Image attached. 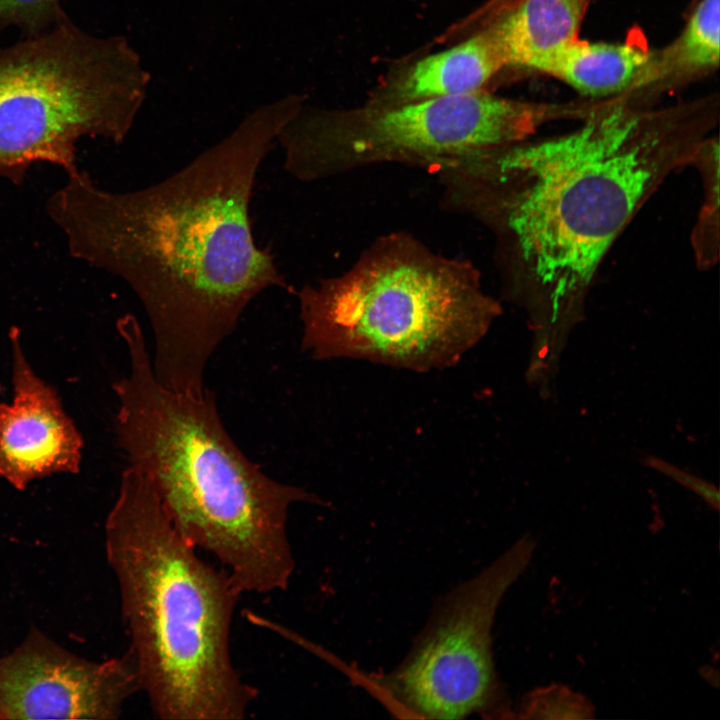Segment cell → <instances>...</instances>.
Wrapping results in <instances>:
<instances>
[{
    "label": "cell",
    "mask_w": 720,
    "mask_h": 720,
    "mask_svg": "<svg viewBox=\"0 0 720 720\" xmlns=\"http://www.w3.org/2000/svg\"><path fill=\"white\" fill-rule=\"evenodd\" d=\"M117 330L129 371L113 385L115 427L128 466L149 481L178 533L213 555L240 593L285 590L295 570L289 510L321 501L269 477L245 456L225 429L213 392L164 386L135 317H121Z\"/></svg>",
    "instance_id": "cell-3"
},
{
    "label": "cell",
    "mask_w": 720,
    "mask_h": 720,
    "mask_svg": "<svg viewBox=\"0 0 720 720\" xmlns=\"http://www.w3.org/2000/svg\"><path fill=\"white\" fill-rule=\"evenodd\" d=\"M717 122L711 103L645 111L606 102L577 129L492 148L472 160L491 189L511 290L532 324H575L610 248Z\"/></svg>",
    "instance_id": "cell-2"
},
{
    "label": "cell",
    "mask_w": 720,
    "mask_h": 720,
    "mask_svg": "<svg viewBox=\"0 0 720 720\" xmlns=\"http://www.w3.org/2000/svg\"><path fill=\"white\" fill-rule=\"evenodd\" d=\"M150 74L123 36L90 34L70 18L0 48V177L19 185L37 162L79 170L84 137L128 136Z\"/></svg>",
    "instance_id": "cell-5"
},
{
    "label": "cell",
    "mask_w": 720,
    "mask_h": 720,
    "mask_svg": "<svg viewBox=\"0 0 720 720\" xmlns=\"http://www.w3.org/2000/svg\"><path fill=\"white\" fill-rule=\"evenodd\" d=\"M690 166L701 178L703 202L691 233L696 266L707 271L719 260V141L708 136L698 147Z\"/></svg>",
    "instance_id": "cell-15"
},
{
    "label": "cell",
    "mask_w": 720,
    "mask_h": 720,
    "mask_svg": "<svg viewBox=\"0 0 720 720\" xmlns=\"http://www.w3.org/2000/svg\"><path fill=\"white\" fill-rule=\"evenodd\" d=\"M651 51L632 43L586 42L576 39L529 65L580 94L602 98L630 92Z\"/></svg>",
    "instance_id": "cell-12"
},
{
    "label": "cell",
    "mask_w": 720,
    "mask_h": 720,
    "mask_svg": "<svg viewBox=\"0 0 720 720\" xmlns=\"http://www.w3.org/2000/svg\"><path fill=\"white\" fill-rule=\"evenodd\" d=\"M13 398L0 400V477L17 490L53 474H76L83 439L56 389L31 367L11 329Z\"/></svg>",
    "instance_id": "cell-10"
},
{
    "label": "cell",
    "mask_w": 720,
    "mask_h": 720,
    "mask_svg": "<svg viewBox=\"0 0 720 720\" xmlns=\"http://www.w3.org/2000/svg\"><path fill=\"white\" fill-rule=\"evenodd\" d=\"M591 102L535 103L481 90L393 105L372 113L347 142L352 157L474 158L528 139L557 120H585Z\"/></svg>",
    "instance_id": "cell-8"
},
{
    "label": "cell",
    "mask_w": 720,
    "mask_h": 720,
    "mask_svg": "<svg viewBox=\"0 0 720 720\" xmlns=\"http://www.w3.org/2000/svg\"><path fill=\"white\" fill-rule=\"evenodd\" d=\"M300 102L259 106L153 185L110 192L78 170L47 200L71 256L120 277L139 299L155 375L173 391L202 393L210 357L250 302L289 289L270 249L255 242L250 202L259 167Z\"/></svg>",
    "instance_id": "cell-1"
},
{
    "label": "cell",
    "mask_w": 720,
    "mask_h": 720,
    "mask_svg": "<svg viewBox=\"0 0 720 720\" xmlns=\"http://www.w3.org/2000/svg\"><path fill=\"white\" fill-rule=\"evenodd\" d=\"M515 1L516 0H500V4H501L500 10L505 9L506 7H508L510 4H512Z\"/></svg>",
    "instance_id": "cell-19"
},
{
    "label": "cell",
    "mask_w": 720,
    "mask_h": 720,
    "mask_svg": "<svg viewBox=\"0 0 720 720\" xmlns=\"http://www.w3.org/2000/svg\"><path fill=\"white\" fill-rule=\"evenodd\" d=\"M503 66L485 31L419 60L393 86L392 97L404 104L476 92Z\"/></svg>",
    "instance_id": "cell-13"
},
{
    "label": "cell",
    "mask_w": 720,
    "mask_h": 720,
    "mask_svg": "<svg viewBox=\"0 0 720 720\" xmlns=\"http://www.w3.org/2000/svg\"><path fill=\"white\" fill-rule=\"evenodd\" d=\"M302 347L314 359L358 358L414 370L455 363L499 304L447 265L408 258L299 293Z\"/></svg>",
    "instance_id": "cell-6"
},
{
    "label": "cell",
    "mask_w": 720,
    "mask_h": 720,
    "mask_svg": "<svg viewBox=\"0 0 720 720\" xmlns=\"http://www.w3.org/2000/svg\"><path fill=\"white\" fill-rule=\"evenodd\" d=\"M643 463L697 494L714 510H719L720 494L718 487L714 484L690 474L659 457L646 456Z\"/></svg>",
    "instance_id": "cell-18"
},
{
    "label": "cell",
    "mask_w": 720,
    "mask_h": 720,
    "mask_svg": "<svg viewBox=\"0 0 720 720\" xmlns=\"http://www.w3.org/2000/svg\"><path fill=\"white\" fill-rule=\"evenodd\" d=\"M536 545L534 537L521 536L437 602L407 656L371 679L392 711L425 719L514 718L496 671L492 629L505 594L527 569Z\"/></svg>",
    "instance_id": "cell-7"
},
{
    "label": "cell",
    "mask_w": 720,
    "mask_h": 720,
    "mask_svg": "<svg viewBox=\"0 0 720 720\" xmlns=\"http://www.w3.org/2000/svg\"><path fill=\"white\" fill-rule=\"evenodd\" d=\"M131 651L154 714L165 720H241L257 697L230 652L240 591L175 529L146 477L123 471L105 522Z\"/></svg>",
    "instance_id": "cell-4"
},
{
    "label": "cell",
    "mask_w": 720,
    "mask_h": 720,
    "mask_svg": "<svg viewBox=\"0 0 720 720\" xmlns=\"http://www.w3.org/2000/svg\"><path fill=\"white\" fill-rule=\"evenodd\" d=\"M592 0H516L487 30L505 65L525 67L578 39Z\"/></svg>",
    "instance_id": "cell-11"
},
{
    "label": "cell",
    "mask_w": 720,
    "mask_h": 720,
    "mask_svg": "<svg viewBox=\"0 0 720 720\" xmlns=\"http://www.w3.org/2000/svg\"><path fill=\"white\" fill-rule=\"evenodd\" d=\"M595 716L591 702L561 684L538 687L526 693L514 709L521 719H588Z\"/></svg>",
    "instance_id": "cell-16"
},
{
    "label": "cell",
    "mask_w": 720,
    "mask_h": 720,
    "mask_svg": "<svg viewBox=\"0 0 720 720\" xmlns=\"http://www.w3.org/2000/svg\"><path fill=\"white\" fill-rule=\"evenodd\" d=\"M138 691L130 650L91 661L35 626L0 657V719H118L126 700Z\"/></svg>",
    "instance_id": "cell-9"
},
{
    "label": "cell",
    "mask_w": 720,
    "mask_h": 720,
    "mask_svg": "<svg viewBox=\"0 0 720 720\" xmlns=\"http://www.w3.org/2000/svg\"><path fill=\"white\" fill-rule=\"evenodd\" d=\"M68 18L61 0H0V30L15 27L25 37L38 35Z\"/></svg>",
    "instance_id": "cell-17"
},
{
    "label": "cell",
    "mask_w": 720,
    "mask_h": 720,
    "mask_svg": "<svg viewBox=\"0 0 720 720\" xmlns=\"http://www.w3.org/2000/svg\"><path fill=\"white\" fill-rule=\"evenodd\" d=\"M720 0H700L679 36L650 58L631 91L693 79L719 66ZM630 91V92H631Z\"/></svg>",
    "instance_id": "cell-14"
}]
</instances>
